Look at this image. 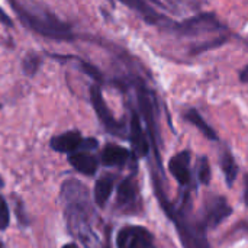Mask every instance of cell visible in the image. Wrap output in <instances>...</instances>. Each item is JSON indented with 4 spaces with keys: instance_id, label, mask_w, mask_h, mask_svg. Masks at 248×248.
I'll list each match as a JSON object with an SVG mask.
<instances>
[{
    "instance_id": "16",
    "label": "cell",
    "mask_w": 248,
    "mask_h": 248,
    "mask_svg": "<svg viewBox=\"0 0 248 248\" xmlns=\"http://www.w3.org/2000/svg\"><path fill=\"white\" fill-rule=\"evenodd\" d=\"M219 166H221V170L225 176V182L227 185L231 187L238 176V166L235 163V158L234 155L231 154L230 150L224 148L219 154Z\"/></svg>"
},
{
    "instance_id": "10",
    "label": "cell",
    "mask_w": 248,
    "mask_h": 248,
    "mask_svg": "<svg viewBox=\"0 0 248 248\" xmlns=\"http://www.w3.org/2000/svg\"><path fill=\"white\" fill-rule=\"evenodd\" d=\"M140 201V193H138V185L134 177H126L124 179L116 192V205L118 208L124 211H132L137 208Z\"/></svg>"
},
{
    "instance_id": "19",
    "label": "cell",
    "mask_w": 248,
    "mask_h": 248,
    "mask_svg": "<svg viewBox=\"0 0 248 248\" xmlns=\"http://www.w3.org/2000/svg\"><path fill=\"white\" fill-rule=\"evenodd\" d=\"M196 173H198V180L202 185H209L211 183V164H209L208 157L199 158Z\"/></svg>"
},
{
    "instance_id": "8",
    "label": "cell",
    "mask_w": 248,
    "mask_h": 248,
    "mask_svg": "<svg viewBox=\"0 0 248 248\" xmlns=\"http://www.w3.org/2000/svg\"><path fill=\"white\" fill-rule=\"evenodd\" d=\"M231 214H232V208L230 206L228 201L222 196H214L211 201H208L205 206L203 224L206 228L218 227L222 221L231 217Z\"/></svg>"
},
{
    "instance_id": "21",
    "label": "cell",
    "mask_w": 248,
    "mask_h": 248,
    "mask_svg": "<svg viewBox=\"0 0 248 248\" xmlns=\"http://www.w3.org/2000/svg\"><path fill=\"white\" fill-rule=\"evenodd\" d=\"M10 224V209L3 196H0V231H4L9 228Z\"/></svg>"
},
{
    "instance_id": "26",
    "label": "cell",
    "mask_w": 248,
    "mask_h": 248,
    "mask_svg": "<svg viewBox=\"0 0 248 248\" xmlns=\"http://www.w3.org/2000/svg\"><path fill=\"white\" fill-rule=\"evenodd\" d=\"M3 187H4V180H3V177L0 176V190H1Z\"/></svg>"
},
{
    "instance_id": "11",
    "label": "cell",
    "mask_w": 248,
    "mask_h": 248,
    "mask_svg": "<svg viewBox=\"0 0 248 248\" xmlns=\"http://www.w3.org/2000/svg\"><path fill=\"white\" fill-rule=\"evenodd\" d=\"M169 171L180 186H187L192 180L190 171V153L182 151L173 155L169 161Z\"/></svg>"
},
{
    "instance_id": "4",
    "label": "cell",
    "mask_w": 248,
    "mask_h": 248,
    "mask_svg": "<svg viewBox=\"0 0 248 248\" xmlns=\"http://www.w3.org/2000/svg\"><path fill=\"white\" fill-rule=\"evenodd\" d=\"M89 94H90V102H92V106L99 118V121L102 122V125L105 126V129L113 135H119L122 137L124 135V124L116 121L113 113L110 112L105 97H103V92H102V87L100 84L94 83L90 86L89 89Z\"/></svg>"
},
{
    "instance_id": "13",
    "label": "cell",
    "mask_w": 248,
    "mask_h": 248,
    "mask_svg": "<svg viewBox=\"0 0 248 248\" xmlns=\"http://www.w3.org/2000/svg\"><path fill=\"white\" fill-rule=\"evenodd\" d=\"M68 163L74 167V170L89 177H93L99 167L97 158L89 154L87 151H81V153L77 151V153L68 154Z\"/></svg>"
},
{
    "instance_id": "3",
    "label": "cell",
    "mask_w": 248,
    "mask_h": 248,
    "mask_svg": "<svg viewBox=\"0 0 248 248\" xmlns=\"http://www.w3.org/2000/svg\"><path fill=\"white\" fill-rule=\"evenodd\" d=\"M225 29L224 25L218 20V17L212 13H199L183 22H176L174 32L180 36H198L202 33H211Z\"/></svg>"
},
{
    "instance_id": "5",
    "label": "cell",
    "mask_w": 248,
    "mask_h": 248,
    "mask_svg": "<svg viewBox=\"0 0 248 248\" xmlns=\"http://www.w3.org/2000/svg\"><path fill=\"white\" fill-rule=\"evenodd\" d=\"M49 145L57 153L73 154V153H77L78 150L81 151L96 150L99 142L94 138H83L80 131H67L64 134L55 135L51 140Z\"/></svg>"
},
{
    "instance_id": "23",
    "label": "cell",
    "mask_w": 248,
    "mask_h": 248,
    "mask_svg": "<svg viewBox=\"0 0 248 248\" xmlns=\"http://www.w3.org/2000/svg\"><path fill=\"white\" fill-rule=\"evenodd\" d=\"M240 81L244 84H248V64L240 71Z\"/></svg>"
},
{
    "instance_id": "14",
    "label": "cell",
    "mask_w": 248,
    "mask_h": 248,
    "mask_svg": "<svg viewBox=\"0 0 248 248\" xmlns=\"http://www.w3.org/2000/svg\"><path fill=\"white\" fill-rule=\"evenodd\" d=\"M49 55H51V58H54V60H57L60 62H74L78 67L80 71H83L86 76L93 78L97 84L103 81L102 71L97 67H94L93 64H90L86 60L80 58V57H76V55H60V54H49Z\"/></svg>"
},
{
    "instance_id": "20",
    "label": "cell",
    "mask_w": 248,
    "mask_h": 248,
    "mask_svg": "<svg viewBox=\"0 0 248 248\" xmlns=\"http://www.w3.org/2000/svg\"><path fill=\"white\" fill-rule=\"evenodd\" d=\"M227 41H228V38H227L225 35H222V36H218V38L211 39V41H208V42H203V44H201L199 46H195L190 52H192L193 55H198V54H202V52H205V51H209V49H214V48H219V46H222Z\"/></svg>"
},
{
    "instance_id": "7",
    "label": "cell",
    "mask_w": 248,
    "mask_h": 248,
    "mask_svg": "<svg viewBox=\"0 0 248 248\" xmlns=\"http://www.w3.org/2000/svg\"><path fill=\"white\" fill-rule=\"evenodd\" d=\"M122 4L128 6L129 9H132L134 12H137L147 23L158 26L160 29H167V31H173L176 26V22L171 20L170 17H167L166 15L157 12L151 3H148L147 0H118Z\"/></svg>"
},
{
    "instance_id": "27",
    "label": "cell",
    "mask_w": 248,
    "mask_h": 248,
    "mask_svg": "<svg viewBox=\"0 0 248 248\" xmlns=\"http://www.w3.org/2000/svg\"><path fill=\"white\" fill-rule=\"evenodd\" d=\"M0 248H4V246H3V244H1V243H0Z\"/></svg>"
},
{
    "instance_id": "24",
    "label": "cell",
    "mask_w": 248,
    "mask_h": 248,
    "mask_svg": "<svg viewBox=\"0 0 248 248\" xmlns=\"http://www.w3.org/2000/svg\"><path fill=\"white\" fill-rule=\"evenodd\" d=\"M244 202L248 206V174L246 176V180H244Z\"/></svg>"
},
{
    "instance_id": "17",
    "label": "cell",
    "mask_w": 248,
    "mask_h": 248,
    "mask_svg": "<svg viewBox=\"0 0 248 248\" xmlns=\"http://www.w3.org/2000/svg\"><path fill=\"white\" fill-rule=\"evenodd\" d=\"M185 119H186L187 122H190L193 126H196L208 140H211V141H217V140H218V135H217V132L214 131V128L201 116V113H199L196 109H189V110L185 113Z\"/></svg>"
},
{
    "instance_id": "6",
    "label": "cell",
    "mask_w": 248,
    "mask_h": 248,
    "mask_svg": "<svg viewBox=\"0 0 248 248\" xmlns=\"http://www.w3.org/2000/svg\"><path fill=\"white\" fill-rule=\"evenodd\" d=\"M116 248H155L154 235L144 227L126 225L116 234Z\"/></svg>"
},
{
    "instance_id": "25",
    "label": "cell",
    "mask_w": 248,
    "mask_h": 248,
    "mask_svg": "<svg viewBox=\"0 0 248 248\" xmlns=\"http://www.w3.org/2000/svg\"><path fill=\"white\" fill-rule=\"evenodd\" d=\"M62 248H80L76 243H68V244H64Z\"/></svg>"
},
{
    "instance_id": "28",
    "label": "cell",
    "mask_w": 248,
    "mask_h": 248,
    "mask_svg": "<svg viewBox=\"0 0 248 248\" xmlns=\"http://www.w3.org/2000/svg\"><path fill=\"white\" fill-rule=\"evenodd\" d=\"M0 109H1V105H0Z\"/></svg>"
},
{
    "instance_id": "15",
    "label": "cell",
    "mask_w": 248,
    "mask_h": 248,
    "mask_svg": "<svg viewBox=\"0 0 248 248\" xmlns=\"http://www.w3.org/2000/svg\"><path fill=\"white\" fill-rule=\"evenodd\" d=\"M115 189V179L110 174H105L100 179L96 180L94 189H93V202L99 208H105L109 198L112 196V192Z\"/></svg>"
},
{
    "instance_id": "18",
    "label": "cell",
    "mask_w": 248,
    "mask_h": 248,
    "mask_svg": "<svg viewBox=\"0 0 248 248\" xmlns=\"http://www.w3.org/2000/svg\"><path fill=\"white\" fill-rule=\"evenodd\" d=\"M42 60H44V58H42L41 54H38V52H35V51H28V52L23 55L22 62H20L23 74L28 76V77H35V76L38 74L41 65H42Z\"/></svg>"
},
{
    "instance_id": "12",
    "label": "cell",
    "mask_w": 248,
    "mask_h": 248,
    "mask_svg": "<svg viewBox=\"0 0 248 248\" xmlns=\"http://www.w3.org/2000/svg\"><path fill=\"white\" fill-rule=\"evenodd\" d=\"M129 157H131V151L128 148L116 144H108L102 150L100 161L106 167H121L128 163Z\"/></svg>"
},
{
    "instance_id": "2",
    "label": "cell",
    "mask_w": 248,
    "mask_h": 248,
    "mask_svg": "<svg viewBox=\"0 0 248 248\" xmlns=\"http://www.w3.org/2000/svg\"><path fill=\"white\" fill-rule=\"evenodd\" d=\"M15 15L29 31L54 41H74L76 33L70 23L61 20L45 6L33 0H7Z\"/></svg>"
},
{
    "instance_id": "9",
    "label": "cell",
    "mask_w": 248,
    "mask_h": 248,
    "mask_svg": "<svg viewBox=\"0 0 248 248\" xmlns=\"http://www.w3.org/2000/svg\"><path fill=\"white\" fill-rule=\"evenodd\" d=\"M129 141L132 145V150L137 157L142 158L148 154L150 151V144L145 137V131L141 124L140 115L132 110L131 112V121H129Z\"/></svg>"
},
{
    "instance_id": "22",
    "label": "cell",
    "mask_w": 248,
    "mask_h": 248,
    "mask_svg": "<svg viewBox=\"0 0 248 248\" xmlns=\"http://www.w3.org/2000/svg\"><path fill=\"white\" fill-rule=\"evenodd\" d=\"M0 25H4V26H9V28H12L13 26V22H12V19H10V16L0 7Z\"/></svg>"
},
{
    "instance_id": "1",
    "label": "cell",
    "mask_w": 248,
    "mask_h": 248,
    "mask_svg": "<svg viewBox=\"0 0 248 248\" xmlns=\"http://www.w3.org/2000/svg\"><path fill=\"white\" fill-rule=\"evenodd\" d=\"M68 231L84 248H109L99 234V217L90 199L89 189L78 180H65L60 190Z\"/></svg>"
}]
</instances>
